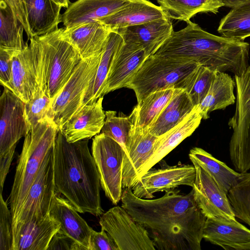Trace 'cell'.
<instances>
[{"label":"cell","mask_w":250,"mask_h":250,"mask_svg":"<svg viewBox=\"0 0 250 250\" xmlns=\"http://www.w3.org/2000/svg\"><path fill=\"white\" fill-rule=\"evenodd\" d=\"M171 18L161 19L114 31L125 42L142 47L148 57L154 54L168 39L173 29Z\"/></svg>","instance_id":"obj_19"},{"label":"cell","mask_w":250,"mask_h":250,"mask_svg":"<svg viewBox=\"0 0 250 250\" xmlns=\"http://www.w3.org/2000/svg\"><path fill=\"white\" fill-rule=\"evenodd\" d=\"M99 224L113 239L118 250H156L147 229L122 206H115L104 213Z\"/></svg>","instance_id":"obj_13"},{"label":"cell","mask_w":250,"mask_h":250,"mask_svg":"<svg viewBox=\"0 0 250 250\" xmlns=\"http://www.w3.org/2000/svg\"><path fill=\"white\" fill-rule=\"evenodd\" d=\"M23 25L9 6L0 0V48L19 51L26 45L23 39Z\"/></svg>","instance_id":"obj_33"},{"label":"cell","mask_w":250,"mask_h":250,"mask_svg":"<svg viewBox=\"0 0 250 250\" xmlns=\"http://www.w3.org/2000/svg\"><path fill=\"white\" fill-rule=\"evenodd\" d=\"M236 108L228 122L233 132L229 144L231 162L240 173L250 169V65L235 75Z\"/></svg>","instance_id":"obj_7"},{"label":"cell","mask_w":250,"mask_h":250,"mask_svg":"<svg viewBox=\"0 0 250 250\" xmlns=\"http://www.w3.org/2000/svg\"><path fill=\"white\" fill-rule=\"evenodd\" d=\"M105 119L101 133L111 137L123 148L126 154V144L129 132L134 124L136 109L133 108L128 116H117L115 111L105 112Z\"/></svg>","instance_id":"obj_37"},{"label":"cell","mask_w":250,"mask_h":250,"mask_svg":"<svg viewBox=\"0 0 250 250\" xmlns=\"http://www.w3.org/2000/svg\"><path fill=\"white\" fill-rule=\"evenodd\" d=\"M188 155L190 161L203 168L227 193L242 175L201 148L193 147Z\"/></svg>","instance_id":"obj_31"},{"label":"cell","mask_w":250,"mask_h":250,"mask_svg":"<svg viewBox=\"0 0 250 250\" xmlns=\"http://www.w3.org/2000/svg\"><path fill=\"white\" fill-rule=\"evenodd\" d=\"M134 124L129 132L126 144L123 166V189L132 188L140 179L142 167L152 155L154 146L159 137L152 135L148 128L143 127Z\"/></svg>","instance_id":"obj_15"},{"label":"cell","mask_w":250,"mask_h":250,"mask_svg":"<svg viewBox=\"0 0 250 250\" xmlns=\"http://www.w3.org/2000/svg\"><path fill=\"white\" fill-rule=\"evenodd\" d=\"M123 42L120 34L115 31L111 32L107 43L102 53L96 72L85 92L82 107L92 104L99 98L103 97V90L111 64Z\"/></svg>","instance_id":"obj_30"},{"label":"cell","mask_w":250,"mask_h":250,"mask_svg":"<svg viewBox=\"0 0 250 250\" xmlns=\"http://www.w3.org/2000/svg\"><path fill=\"white\" fill-rule=\"evenodd\" d=\"M63 29L36 37L45 57L46 86L52 102L82 60L78 50L63 36Z\"/></svg>","instance_id":"obj_6"},{"label":"cell","mask_w":250,"mask_h":250,"mask_svg":"<svg viewBox=\"0 0 250 250\" xmlns=\"http://www.w3.org/2000/svg\"><path fill=\"white\" fill-rule=\"evenodd\" d=\"M17 52L0 48V84L10 90L12 81V58Z\"/></svg>","instance_id":"obj_41"},{"label":"cell","mask_w":250,"mask_h":250,"mask_svg":"<svg viewBox=\"0 0 250 250\" xmlns=\"http://www.w3.org/2000/svg\"><path fill=\"white\" fill-rule=\"evenodd\" d=\"M177 88H167L149 94L135 106L136 124L149 128L174 95Z\"/></svg>","instance_id":"obj_35"},{"label":"cell","mask_w":250,"mask_h":250,"mask_svg":"<svg viewBox=\"0 0 250 250\" xmlns=\"http://www.w3.org/2000/svg\"><path fill=\"white\" fill-rule=\"evenodd\" d=\"M56 192L52 199L49 215L61 225L59 231L67 236L83 250H90L93 230L66 198Z\"/></svg>","instance_id":"obj_18"},{"label":"cell","mask_w":250,"mask_h":250,"mask_svg":"<svg viewBox=\"0 0 250 250\" xmlns=\"http://www.w3.org/2000/svg\"><path fill=\"white\" fill-rule=\"evenodd\" d=\"M169 17L160 6L148 0H127L120 9L98 21L111 31Z\"/></svg>","instance_id":"obj_21"},{"label":"cell","mask_w":250,"mask_h":250,"mask_svg":"<svg viewBox=\"0 0 250 250\" xmlns=\"http://www.w3.org/2000/svg\"><path fill=\"white\" fill-rule=\"evenodd\" d=\"M12 58V91L25 104L46 87V62L37 38L30 39Z\"/></svg>","instance_id":"obj_9"},{"label":"cell","mask_w":250,"mask_h":250,"mask_svg":"<svg viewBox=\"0 0 250 250\" xmlns=\"http://www.w3.org/2000/svg\"><path fill=\"white\" fill-rule=\"evenodd\" d=\"M61 225L49 214L27 224L20 235L14 250H47Z\"/></svg>","instance_id":"obj_28"},{"label":"cell","mask_w":250,"mask_h":250,"mask_svg":"<svg viewBox=\"0 0 250 250\" xmlns=\"http://www.w3.org/2000/svg\"><path fill=\"white\" fill-rule=\"evenodd\" d=\"M224 6L233 8L241 4L250 1V0H219Z\"/></svg>","instance_id":"obj_45"},{"label":"cell","mask_w":250,"mask_h":250,"mask_svg":"<svg viewBox=\"0 0 250 250\" xmlns=\"http://www.w3.org/2000/svg\"><path fill=\"white\" fill-rule=\"evenodd\" d=\"M194 107L186 90L177 88L171 100L148 128L149 132L160 137L182 121Z\"/></svg>","instance_id":"obj_27"},{"label":"cell","mask_w":250,"mask_h":250,"mask_svg":"<svg viewBox=\"0 0 250 250\" xmlns=\"http://www.w3.org/2000/svg\"><path fill=\"white\" fill-rule=\"evenodd\" d=\"M102 53L91 58L82 59L53 100L48 117L59 130L82 108L85 92L96 72Z\"/></svg>","instance_id":"obj_10"},{"label":"cell","mask_w":250,"mask_h":250,"mask_svg":"<svg viewBox=\"0 0 250 250\" xmlns=\"http://www.w3.org/2000/svg\"><path fill=\"white\" fill-rule=\"evenodd\" d=\"M58 3H59L62 7L67 8L69 4V0H55Z\"/></svg>","instance_id":"obj_47"},{"label":"cell","mask_w":250,"mask_h":250,"mask_svg":"<svg viewBox=\"0 0 250 250\" xmlns=\"http://www.w3.org/2000/svg\"><path fill=\"white\" fill-rule=\"evenodd\" d=\"M217 31L222 37L238 41L250 36V1L232 8L221 19Z\"/></svg>","instance_id":"obj_34"},{"label":"cell","mask_w":250,"mask_h":250,"mask_svg":"<svg viewBox=\"0 0 250 250\" xmlns=\"http://www.w3.org/2000/svg\"><path fill=\"white\" fill-rule=\"evenodd\" d=\"M59 129L50 118L38 122L24 137L9 197L13 224L48 152L53 148Z\"/></svg>","instance_id":"obj_4"},{"label":"cell","mask_w":250,"mask_h":250,"mask_svg":"<svg viewBox=\"0 0 250 250\" xmlns=\"http://www.w3.org/2000/svg\"><path fill=\"white\" fill-rule=\"evenodd\" d=\"M186 27L173 31L153 54L193 61L214 71L240 76L249 66L250 44L217 36L190 21Z\"/></svg>","instance_id":"obj_3"},{"label":"cell","mask_w":250,"mask_h":250,"mask_svg":"<svg viewBox=\"0 0 250 250\" xmlns=\"http://www.w3.org/2000/svg\"><path fill=\"white\" fill-rule=\"evenodd\" d=\"M202 119V117L196 105L182 121L160 136L155 145L152 155L142 167L140 178L185 139L190 136L198 127Z\"/></svg>","instance_id":"obj_25"},{"label":"cell","mask_w":250,"mask_h":250,"mask_svg":"<svg viewBox=\"0 0 250 250\" xmlns=\"http://www.w3.org/2000/svg\"><path fill=\"white\" fill-rule=\"evenodd\" d=\"M0 98V184H4L18 141L30 130L25 117V103L6 87Z\"/></svg>","instance_id":"obj_8"},{"label":"cell","mask_w":250,"mask_h":250,"mask_svg":"<svg viewBox=\"0 0 250 250\" xmlns=\"http://www.w3.org/2000/svg\"><path fill=\"white\" fill-rule=\"evenodd\" d=\"M227 196L235 217L250 227V173H243Z\"/></svg>","instance_id":"obj_36"},{"label":"cell","mask_w":250,"mask_h":250,"mask_svg":"<svg viewBox=\"0 0 250 250\" xmlns=\"http://www.w3.org/2000/svg\"><path fill=\"white\" fill-rule=\"evenodd\" d=\"M53 148L45 157L14 224H13V250L22 229L31 221L49 214L54 194Z\"/></svg>","instance_id":"obj_11"},{"label":"cell","mask_w":250,"mask_h":250,"mask_svg":"<svg viewBox=\"0 0 250 250\" xmlns=\"http://www.w3.org/2000/svg\"><path fill=\"white\" fill-rule=\"evenodd\" d=\"M11 9L15 17L23 25L24 31L27 36L28 40L30 39V34L27 19L24 10L22 0H1Z\"/></svg>","instance_id":"obj_44"},{"label":"cell","mask_w":250,"mask_h":250,"mask_svg":"<svg viewBox=\"0 0 250 250\" xmlns=\"http://www.w3.org/2000/svg\"><path fill=\"white\" fill-rule=\"evenodd\" d=\"M91 154L95 162L101 188L114 205L121 200L123 166L126 154L115 140L100 133L92 140Z\"/></svg>","instance_id":"obj_12"},{"label":"cell","mask_w":250,"mask_h":250,"mask_svg":"<svg viewBox=\"0 0 250 250\" xmlns=\"http://www.w3.org/2000/svg\"><path fill=\"white\" fill-rule=\"evenodd\" d=\"M30 39L49 33L62 22V7L55 0H22Z\"/></svg>","instance_id":"obj_24"},{"label":"cell","mask_w":250,"mask_h":250,"mask_svg":"<svg viewBox=\"0 0 250 250\" xmlns=\"http://www.w3.org/2000/svg\"><path fill=\"white\" fill-rule=\"evenodd\" d=\"M216 71L200 65L185 88L193 105H199L209 91Z\"/></svg>","instance_id":"obj_38"},{"label":"cell","mask_w":250,"mask_h":250,"mask_svg":"<svg viewBox=\"0 0 250 250\" xmlns=\"http://www.w3.org/2000/svg\"><path fill=\"white\" fill-rule=\"evenodd\" d=\"M121 200V206L147 229L156 249L201 250L207 217L196 205L192 189L188 194L173 189L160 198L145 199L126 188Z\"/></svg>","instance_id":"obj_1"},{"label":"cell","mask_w":250,"mask_h":250,"mask_svg":"<svg viewBox=\"0 0 250 250\" xmlns=\"http://www.w3.org/2000/svg\"><path fill=\"white\" fill-rule=\"evenodd\" d=\"M235 85V81L228 73L216 71L208 92L197 105L202 119H208L211 112L225 109L235 103L236 97L233 92Z\"/></svg>","instance_id":"obj_29"},{"label":"cell","mask_w":250,"mask_h":250,"mask_svg":"<svg viewBox=\"0 0 250 250\" xmlns=\"http://www.w3.org/2000/svg\"><path fill=\"white\" fill-rule=\"evenodd\" d=\"M158 169H148L132 187L133 194L141 198L151 199L154 193L167 191L181 185L193 187L196 169L192 165L168 166L163 159Z\"/></svg>","instance_id":"obj_14"},{"label":"cell","mask_w":250,"mask_h":250,"mask_svg":"<svg viewBox=\"0 0 250 250\" xmlns=\"http://www.w3.org/2000/svg\"><path fill=\"white\" fill-rule=\"evenodd\" d=\"M52 103L46 86L32 100L25 104V117L30 130L39 121L48 117Z\"/></svg>","instance_id":"obj_39"},{"label":"cell","mask_w":250,"mask_h":250,"mask_svg":"<svg viewBox=\"0 0 250 250\" xmlns=\"http://www.w3.org/2000/svg\"><path fill=\"white\" fill-rule=\"evenodd\" d=\"M81 250L83 249L58 230L49 244L47 250Z\"/></svg>","instance_id":"obj_43"},{"label":"cell","mask_w":250,"mask_h":250,"mask_svg":"<svg viewBox=\"0 0 250 250\" xmlns=\"http://www.w3.org/2000/svg\"><path fill=\"white\" fill-rule=\"evenodd\" d=\"M13 220L8 203L0 194V250H13Z\"/></svg>","instance_id":"obj_40"},{"label":"cell","mask_w":250,"mask_h":250,"mask_svg":"<svg viewBox=\"0 0 250 250\" xmlns=\"http://www.w3.org/2000/svg\"><path fill=\"white\" fill-rule=\"evenodd\" d=\"M200 65L193 61L153 54L146 59L126 87L133 90L138 103L156 91L185 89Z\"/></svg>","instance_id":"obj_5"},{"label":"cell","mask_w":250,"mask_h":250,"mask_svg":"<svg viewBox=\"0 0 250 250\" xmlns=\"http://www.w3.org/2000/svg\"><path fill=\"white\" fill-rule=\"evenodd\" d=\"M90 250H118V248L109 234L101 229L99 232L92 230Z\"/></svg>","instance_id":"obj_42"},{"label":"cell","mask_w":250,"mask_h":250,"mask_svg":"<svg viewBox=\"0 0 250 250\" xmlns=\"http://www.w3.org/2000/svg\"><path fill=\"white\" fill-rule=\"evenodd\" d=\"M232 250H250V242L238 245L234 247Z\"/></svg>","instance_id":"obj_46"},{"label":"cell","mask_w":250,"mask_h":250,"mask_svg":"<svg viewBox=\"0 0 250 250\" xmlns=\"http://www.w3.org/2000/svg\"><path fill=\"white\" fill-rule=\"evenodd\" d=\"M196 177L192 190L195 202L205 216L236 220L227 196L207 172L194 161Z\"/></svg>","instance_id":"obj_16"},{"label":"cell","mask_w":250,"mask_h":250,"mask_svg":"<svg viewBox=\"0 0 250 250\" xmlns=\"http://www.w3.org/2000/svg\"><path fill=\"white\" fill-rule=\"evenodd\" d=\"M147 57L142 47L124 42L112 61L103 96L115 90L126 87Z\"/></svg>","instance_id":"obj_17"},{"label":"cell","mask_w":250,"mask_h":250,"mask_svg":"<svg viewBox=\"0 0 250 250\" xmlns=\"http://www.w3.org/2000/svg\"><path fill=\"white\" fill-rule=\"evenodd\" d=\"M157 0L170 18L186 22L197 13H217L219 8L224 6L219 0Z\"/></svg>","instance_id":"obj_32"},{"label":"cell","mask_w":250,"mask_h":250,"mask_svg":"<svg viewBox=\"0 0 250 250\" xmlns=\"http://www.w3.org/2000/svg\"><path fill=\"white\" fill-rule=\"evenodd\" d=\"M103 101L101 97L83 106L59 130L68 142L89 139L100 133L106 117Z\"/></svg>","instance_id":"obj_20"},{"label":"cell","mask_w":250,"mask_h":250,"mask_svg":"<svg viewBox=\"0 0 250 250\" xmlns=\"http://www.w3.org/2000/svg\"><path fill=\"white\" fill-rule=\"evenodd\" d=\"M127 0H77L70 3L62 14L65 28H71L84 23L98 21L113 14L126 3Z\"/></svg>","instance_id":"obj_23"},{"label":"cell","mask_w":250,"mask_h":250,"mask_svg":"<svg viewBox=\"0 0 250 250\" xmlns=\"http://www.w3.org/2000/svg\"><path fill=\"white\" fill-rule=\"evenodd\" d=\"M111 32L98 21L63 29V36L78 50L82 59L91 58L101 54Z\"/></svg>","instance_id":"obj_22"},{"label":"cell","mask_w":250,"mask_h":250,"mask_svg":"<svg viewBox=\"0 0 250 250\" xmlns=\"http://www.w3.org/2000/svg\"><path fill=\"white\" fill-rule=\"evenodd\" d=\"M203 238L225 250H230L235 246L250 242V229L236 220L208 217Z\"/></svg>","instance_id":"obj_26"},{"label":"cell","mask_w":250,"mask_h":250,"mask_svg":"<svg viewBox=\"0 0 250 250\" xmlns=\"http://www.w3.org/2000/svg\"><path fill=\"white\" fill-rule=\"evenodd\" d=\"M88 142L69 143L59 130L53 147L54 184L79 213L99 216L104 213L100 178Z\"/></svg>","instance_id":"obj_2"}]
</instances>
